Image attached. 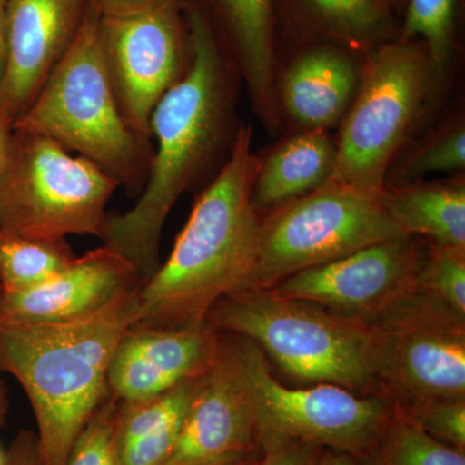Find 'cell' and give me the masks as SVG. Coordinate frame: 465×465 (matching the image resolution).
<instances>
[{"instance_id":"obj_1","label":"cell","mask_w":465,"mask_h":465,"mask_svg":"<svg viewBox=\"0 0 465 465\" xmlns=\"http://www.w3.org/2000/svg\"><path fill=\"white\" fill-rule=\"evenodd\" d=\"M191 63L180 81L159 100L150 118L157 142L142 193L124 213L106 217L100 240L148 280L161 265V237L171 210L232 145L234 81L202 0H183Z\"/></svg>"},{"instance_id":"obj_2","label":"cell","mask_w":465,"mask_h":465,"mask_svg":"<svg viewBox=\"0 0 465 465\" xmlns=\"http://www.w3.org/2000/svg\"><path fill=\"white\" fill-rule=\"evenodd\" d=\"M259 163L252 131L240 125L228 158L195 202L170 256L134 293V324L203 326L217 302L249 289L262 224L252 203Z\"/></svg>"},{"instance_id":"obj_3","label":"cell","mask_w":465,"mask_h":465,"mask_svg":"<svg viewBox=\"0 0 465 465\" xmlns=\"http://www.w3.org/2000/svg\"><path fill=\"white\" fill-rule=\"evenodd\" d=\"M134 293L73 322L0 321V371L15 376L25 391L43 465H66L75 440L108 399L110 362L136 322Z\"/></svg>"},{"instance_id":"obj_4","label":"cell","mask_w":465,"mask_h":465,"mask_svg":"<svg viewBox=\"0 0 465 465\" xmlns=\"http://www.w3.org/2000/svg\"><path fill=\"white\" fill-rule=\"evenodd\" d=\"M206 323L255 342L269 362L295 381L381 394L378 341L365 321L262 289L223 299Z\"/></svg>"},{"instance_id":"obj_5","label":"cell","mask_w":465,"mask_h":465,"mask_svg":"<svg viewBox=\"0 0 465 465\" xmlns=\"http://www.w3.org/2000/svg\"><path fill=\"white\" fill-rule=\"evenodd\" d=\"M99 18L88 8L74 42L15 128L50 137L112 174L128 194L139 195L154 150L134 133L116 100Z\"/></svg>"},{"instance_id":"obj_6","label":"cell","mask_w":465,"mask_h":465,"mask_svg":"<svg viewBox=\"0 0 465 465\" xmlns=\"http://www.w3.org/2000/svg\"><path fill=\"white\" fill-rule=\"evenodd\" d=\"M363 56L356 94L342 118L335 170L329 182L382 194L391 163L436 78L420 41L396 38Z\"/></svg>"},{"instance_id":"obj_7","label":"cell","mask_w":465,"mask_h":465,"mask_svg":"<svg viewBox=\"0 0 465 465\" xmlns=\"http://www.w3.org/2000/svg\"><path fill=\"white\" fill-rule=\"evenodd\" d=\"M112 174L63 145L15 128L0 182V231L61 241L101 237L110 198L119 188Z\"/></svg>"},{"instance_id":"obj_8","label":"cell","mask_w":465,"mask_h":465,"mask_svg":"<svg viewBox=\"0 0 465 465\" xmlns=\"http://www.w3.org/2000/svg\"><path fill=\"white\" fill-rule=\"evenodd\" d=\"M384 193L369 194L329 182L262 217L258 260L247 291L271 289L304 269L405 237L388 216Z\"/></svg>"},{"instance_id":"obj_9","label":"cell","mask_w":465,"mask_h":465,"mask_svg":"<svg viewBox=\"0 0 465 465\" xmlns=\"http://www.w3.org/2000/svg\"><path fill=\"white\" fill-rule=\"evenodd\" d=\"M229 335L255 403L259 440H304L357 459L371 448L393 414L394 403L381 394L332 384L284 385L255 342Z\"/></svg>"},{"instance_id":"obj_10","label":"cell","mask_w":465,"mask_h":465,"mask_svg":"<svg viewBox=\"0 0 465 465\" xmlns=\"http://www.w3.org/2000/svg\"><path fill=\"white\" fill-rule=\"evenodd\" d=\"M381 394L399 407L465 399V316L419 290L371 323Z\"/></svg>"},{"instance_id":"obj_11","label":"cell","mask_w":465,"mask_h":465,"mask_svg":"<svg viewBox=\"0 0 465 465\" xmlns=\"http://www.w3.org/2000/svg\"><path fill=\"white\" fill-rule=\"evenodd\" d=\"M99 17L101 47L116 100L134 133L152 143L153 110L191 63L183 0Z\"/></svg>"},{"instance_id":"obj_12","label":"cell","mask_w":465,"mask_h":465,"mask_svg":"<svg viewBox=\"0 0 465 465\" xmlns=\"http://www.w3.org/2000/svg\"><path fill=\"white\" fill-rule=\"evenodd\" d=\"M427 247L423 238L407 235L378 242L298 272L271 289L286 298L372 323L416 289Z\"/></svg>"},{"instance_id":"obj_13","label":"cell","mask_w":465,"mask_h":465,"mask_svg":"<svg viewBox=\"0 0 465 465\" xmlns=\"http://www.w3.org/2000/svg\"><path fill=\"white\" fill-rule=\"evenodd\" d=\"M259 454L255 403L231 335L220 332L215 360L200 379L173 452L162 465H232Z\"/></svg>"},{"instance_id":"obj_14","label":"cell","mask_w":465,"mask_h":465,"mask_svg":"<svg viewBox=\"0 0 465 465\" xmlns=\"http://www.w3.org/2000/svg\"><path fill=\"white\" fill-rule=\"evenodd\" d=\"M143 283L124 256L101 246L75 258L52 280L26 291L0 289V321L65 323L103 313L130 298Z\"/></svg>"},{"instance_id":"obj_15","label":"cell","mask_w":465,"mask_h":465,"mask_svg":"<svg viewBox=\"0 0 465 465\" xmlns=\"http://www.w3.org/2000/svg\"><path fill=\"white\" fill-rule=\"evenodd\" d=\"M88 8V0H8L0 108L15 122L74 42Z\"/></svg>"},{"instance_id":"obj_16","label":"cell","mask_w":465,"mask_h":465,"mask_svg":"<svg viewBox=\"0 0 465 465\" xmlns=\"http://www.w3.org/2000/svg\"><path fill=\"white\" fill-rule=\"evenodd\" d=\"M219 344L220 332L207 323L183 329L134 324L110 362L109 394L118 402L139 401L200 379Z\"/></svg>"},{"instance_id":"obj_17","label":"cell","mask_w":465,"mask_h":465,"mask_svg":"<svg viewBox=\"0 0 465 465\" xmlns=\"http://www.w3.org/2000/svg\"><path fill=\"white\" fill-rule=\"evenodd\" d=\"M232 66L240 70L256 114L271 133L281 125L275 82L280 0H202Z\"/></svg>"},{"instance_id":"obj_18","label":"cell","mask_w":465,"mask_h":465,"mask_svg":"<svg viewBox=\"0 0 465 465\" xmlns=\"http://www.w3.org/2000/svg\"><path fill=\"white\" fill-rule=\"evenodd\" d=\"M358 54L326 43L305 45L277 84L281 115L302 131H327L342 121L360 84Z\"/></svg>"},{"instance_id":"obj_19","label":"cell","mask_w":465,"mask_h":465,"mask_svg":"<svg viewBox=\"0 0 465 465\" xmlns=\"http://www.w3.org/2000/svg\"><path fill=\"white\" fill-rule=\"evenodd\" d=\"M287 27L305 45L326 43L365 54L399 36L388 0H280Z\"/></svg>"},{"instance_id":"obj_20","label":"cell","mask_w":465,"mask_h":465,"mask_svg":"<svg viewBox=\"0 0 465 465\" xmlns=\"http://www.w3.org/2000/svg\"><path fill=\"white\" fill-rule=\"evenodd\" d=\"M336 143L326 131H302L260 159L252 185V203L262 211L298 200L331 179Z\"/></svg>"},{"instance_id":"obj_21","label":"cell","mask_w":465,"mask_h":465,"mask_svg":"<svg viewBox=\"0 0 465 465\" xmlns=\"http://www.w3.org/2000/svg\"><path fill=\"white\" fill-rule=\"evenodd\" d=\"M384 206L407 237L465 250V183H409L385 189Z\"/></svg>"},{"instance_id":"obj_22","label":"cell","mask_w":465,"mask_h":465,"mask_svg":"<svg viewBox=\"0 0 465 465\" xmlns=\"http://www.w3.org/2000/svg\"><path fill=\"white\" fill-rule=\"evenodd\" d=\"M358 465H465V454L440 442L394 405L393 414Z\"/></svg>"},{"instance_id":"obj_23","label":"cell","mask_w":465,"mask_h":465,"mask_svg":"<svg viewBox=\"0 0 465 465\" xmlns=\"http://www.w3.org/2000/svg\"><path fill=\"white\" fill-rule=\"evenodd\" d=\"M75 258L66 240H36L0 231V289L18 292L41 286Z\"/></svg>"},{"instance_id":"obj_24","label":"cell","mask_w":465,"mask_h":465,"mask_svg":"<svg viewBox=\"0 0 465 465\" xmlns=\"http://www.w3.org/2000/svg\"><path fill=\"white\" fill-rule=\"evenodd\" d=\"M458 0H406L400 41L424 43L440 82L451 67L457 50Z\"/></svg>"},{"instance_id":"obj_25","label":"cell","mask_w":465,"mask_h":465,"mask_svg":"<svg viewBox=\"0 0 465 465\" xmlns=\"http://www.w3.org/2000/svg\"><path fill=\"white\" fill-rule=\"evenodd\" d=\"M464 167L465 130L464 124H459L407 155L388 173L385 186L388 183H393L391 186L409 185L425 174L460 171Z\"/></svg>"},{"instance_id":"obj_26","label":"cell","mask_w":465,"mask_h":465,"mask_svg":"<svg viewBox=\"0 0 465 465\" xmlns=\"http://www.w3.org/2000/svg\"><path fill=\"white\" fill-rule=\"evenodd\" d=\"M416 287L465 316V250L428 242Z\"/></svg>"},{"instance_id":"obj_27","label":"cell","mask_w":465,"mask_h":465,"mask_svg":"<svg viewBox=\"0 0 465 465\" xmlns=\"http://www.w3.org/2000/svg\"><path fill=\"white\" fill-rule=\"evenodd\" d=\"M118 401L108 396L75 440L66 465H118L115 420Z\"/></svg>"},{"instance_id":"obj_28","label":"cell","mask_w":465,"mask_h":465,"mask_svg":"<svg viewBox=\"0 0 465 465\" xmlns=\"http://www.w3.org/2000/svg\"><path fill=\"white\" fill-rule=\"evenodd\" d=\"M399 409L434 439L465 451V399L425 401Z\"/></svg>"},{"instance_id":"obj_29","label":"cell","mask_w":465,"mask_h":465,"mask_svg":"<svg viewBox=\"0 0 465 465\" xmlns=\"http://www.w3.org/2000/svg\"><path fill=\"white\" fill-rule=\"evenodd\" d=\"M323 450L304 440L262 436L256 465H316Z\"/></svg>"},{"instance_id":"obj_30","label":"cell","mask_w":465,"mask_h":465,"mask_svg":"<svg viewBox=\"0 0 465 465\" xmlns=\"http://www.w3.org/2000/svg\"><path fill=\"white\" fill-rule=\"evenodd\" d=\"M5 465H43L36 434L21 430L5 451Z\"/></svg>"},{"instance_id":"obj_31","label":"cell","mask_w":465,"mask_h":465,"mask_svg":"<svg viewBox=\"0 0 465 465\" xmlns=\"http://www.w3.org/2000/svg\"><path fill=\"white\" fill-rule=\"evenodd\" d=\"M168 0H88L90 8L99 16H118V15L134 14L162 5Z\"/></svg>"},{"instance_id":"obj_32","label":"cell","mask_w":465,"mask_h":465,"mask_svg":"<svg viewBox=\"0 0 465 465\" xmlns=\"http://www.w3.org/2000/svg\"><path fill=\"white\" fill-rule=\"evenodd\" d=\"M15 121L0 108V182L7 163L9 146L14 136Z\"/></svg>"},{"instance_id":"obj_33","label":"cell","mask_w":465,"mask_h":465,"mask_svg":"<svg viewBox=\"0 0 465 465\" xmlns=\"http://www.w3.org/2000/svg\"><path fill=\"white\" fill-rule=\"evenodd\" d=\"M7 5L8 0H0V81L5 72L7 54Z\"/></svg>"},{"instance_id":"obj_34","label":"cell","mask_w":465,"mask_h":465,"mask_svg":"<svg viewBox=\"0 0 465 465\" xmlns=\"http://www.w3.org/2000/svg\"><path fill=\"white\" fill-rule=\"evenodd\" d=\"M316 465H358L356 458L345 452L324 449Z\"/></svg>"},{"instance_id":"obj_35","label":"cell","mask_w":465,"mask_h":465,"mask_svg":"<svg viewBox=\"0 0 465 465\" xmlns=\"http://www.w3.org/2000/svg\"><path fill=\"white\" fill-rule=\"evenodd\" d=\"M9 411V394L8 388L2 378V371H0V430L5 427L7 421Z\"/></svg>"},{"instance_id":"obj_36","label":"cell","mask_w":465,"mask_h":465,"mask_svg":"<svg viewBox=\"0 0 465 465\" xmlns=\"http://www.w3.org/2000/svg\"><path fill=\"white\" fill-rule=\"evenodd\" d=\"M396 14H402L405 11L406 0H388Z\"/></svg>"},{"instance_id":"obj_37","label":"cell","mask_w":465,"mask_h":465,"mask_svg":"<svg viewBox=\"0 0 465 465\" xmlns=\"http://www.w3.org/2000/svg\"><path fill=\"white\" fill-rule=\"evenodd\" d=\"M259 459H260V454L256 455V457L246 459V460L241 461V463L232 464V465H256L259 463Z\"/></svg>"},{"instance_id":"obj_38","label":"cell","mask_w":465,"mask_h":465,"mask_svg":"<svg viewBox=\"0 0 465 465\" xmlns=\"http://www.w3.org/2000/svg\"><path fill=\"white\" fill-rule=\"evenodd\" d=\"M5 452L0 450V465H5Z\"/></svg>"}]
</instances>
